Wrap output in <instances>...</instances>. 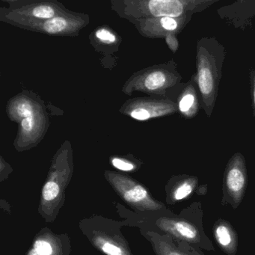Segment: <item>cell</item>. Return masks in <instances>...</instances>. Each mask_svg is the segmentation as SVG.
<instances>
[{"mask_svg":"<svg viewBox=\"0 0 255 255\" xmlns=\"http://www.w3.org/2000/svg\"><path fill=\"white\" fill-rule=\"evenodd\" d=\"M249 84H250L251 98H252V107L255 116V69L249 70Z\"/></svg>","mask_w":255,"mask_h":255,"instance_id":"obj_14","label":"cell"},{"mask_svg":"<svg viewBox=\"0 0 255 255\" xmlns=\"http://www.w3.org/2000/svg\"><path fill=\"white\" fill-rule=\"evenodd\" d=\"M198 87L192 75L187 83H184L181 92L179 94L175 104L179 113L183 119L190 120L196 117L201 108V100Z\"/></svg>","mask_w":255,"mask_h":255,"instance_id":"obj_3","label":"cell"},{"mask_svg":"<svg viewBox=\"0 0 255 255\" xmlns=\"http://www.w3.org/2000/svg\"><path fill=\"white\" fill-rule=\"evenodd\" d=\"M34 125H35V118H34V116L26 118V119L22 120V129L26 133L30 132L32 131V128H33Z\"/></svg>","mask_w":255,"mask_h":255,"instance_id":"obj_18","label":"cell"},{"mask_svg":"<svg viewBox=\"0 0 255 255\" xmlns=\"http://www.w3.org/2000/svg\"><path fill=\"white\" fill-rule=\"evenodd\" d=\"M59 185L53 181L46 183L43 189V198L45 201H52L55 199L59 194Z\"/></svg>","mask_w":255,"mask_h":255,"instance_id":"obj_9","label":"cell"},{"mask_svg":"<svg viewBox=\"0 0 255 255\" xmlns=\"http://www.w3.org/2000/svg\"><path fill=\"white\" fill-rule=\"evenodd\" d=\"M95 35L100 41H104V43H113L116 41V36L107 29H99L97 31Z\"/></svg>","mask_w":255,"mask_h":255,"instance_id":"obj_13","label":"cell"},{"mask_svg":"<svg viewBox=\"0 0 255 255\" xmlns=\"http://www.w3.org/2000/svg\"><path fill=\"white\" fill-rule=\"evenodd\" d=\"M162 249V255H205L198 247L178 239L170 244L165 243Z\"/></svg>","mask_w":255,"mask_h":255,"instance_id":"obj_6","label":"cell"},{"mask_svg":"<svg viewBox=\"0 0 255 255\" xmlns=\"http://www.w3.org/2000/svg\"><path fill=\"white\" fill-rule=\"evenodd\" d=\"M198 184V179L195 176H180L177 186L173 191V199L179 201L188 198L195 192Z\"/></svg>","mask_w":255,"mask_h":255,"instance_id":"obj_5","label":"cell"},{"mask_svg":"<svg viewBox=\"0 0 255 255\" xmlns=\"http://www.w3.org/2000/svg\"><path fill=\"white\" fill-rule=\"evenodd\" d=\"M68 25V21L63 17H54L44 23V29L48 33L56 34L65 30Z\"/></svg>","mask_w":255,"mask_h":255,"instance_id":"obj_7","label":"cell"},{"mask_svg":"<svg viewBox=\"0 0 255 255\" xmlns=\"http://www.w3.org/2000/svg\"><path fill=\"white\" fill-rule=\"evenodd\" d=\"M215 238L219 247L228 255H235L238 246V237L232 225L227 221L219 219L213 229Z\"/></svg>","mask_w":255,"mask_h":255,"instance_id":"obj_4","label":"cell"},{"mask_svg":"<svg viewBox=\"0 0 255 255\" xmlns=\"http://www.w3.org/2000/svg\"><path fill=\"white\" fill-rule=\"evenodd\" d=\"M34 249L39 254L44 255H51L53 253V249L50 243L43 240H38L34 245Z\"/></svg>","mask_w":255,"mask_h":255,"instance_id":"obj_12","label":"cell"},{"mask_svg":"<svg viewBox=\"0 0 255 255\" xmlns=\"http://www.w3.org/2000/svg\"><path fill=\"white\" fill-rule=\"evenodd\" d=\"M247 184L246 159L241 153H235L228 161L224 173L222 205L230 204L237 209L244 198Z\"/></svg>","mask_w":255,"mask_h":255,"instance_id":"obj_2","label":"cell"},{"mask_svg":"<svg viewBox=\"0 0 255 255\" xmlns=\"http://www.w3.org/2000/svg\"><path fill=\"white\" fill-rule=\"evenodd\" d=\"M55 10L50 5H39L35 7L32 11V14L35 17L41 19H52L54 17Z\"/></svg>","mask_w":255,"mask_h":255,"instance_id":"obj_10","label":"cell"},{"mask_svg":"<svg viewBox=\"0 0 255 255\" xmlns=\"http://www.w3.org/2000/svg\"><path fill=\"white\" fill-rule=\"evenodd\" d=\"M147 195V191L142 186H135L125 192V198L129 202L137 203L145 199Z\"/></svg>","mask_w":255,"mask_h":255,"instance_id":"obj_8","label":"cell"},{"mask_svg":"<svg viewBox=\"0 0 255 255\" xmlns=\"http://www.w3.org/2000/svg\"><path fill=\"white\" fill-rule=\"evenodd\" d=\"M113 165H114L118 169L122 170V171H129L133 169L134 166L132 164L129 163V162H125L122 159L115 158L113 159Z\"/></svg>","mask_w":255,"mask_h":255,"instance_id":"obj_17","label":"cell"},{"mask_svg":"<svg viewBox=\"0 0 255 255\" xmlns=\"http://www.w3.org/2000/svg\"><path fill=\"white\" fill-rule=\"evenodd\" d=\"M16 113L20 117L23 118V119L34 116V111L32 106L29 103L26 102V101L20 103L17 106Z\"/></svg>","mask_w":255,"mask_h":255,"instance_id":"obj_11","label":"cell"},{"mask_svg":"<svg viewBox=\"0 0 255 255\" xmlns=\"http://www.w3.org/2000/svg\"><path fill=\"white\" fill-rule=\"evenodd\" d=\"M29 255H41V254L38 253V252H37L36 250H35V249H32V251H31L30 252H29Z\"/></svg>","mask_w":255,"mask_h":255,"instance_id":"obj_19","label":"cell"},{"mask_svg":"<svg viewBox=\"0 0 255 255\" xmlns=\"http://www.w3.org/2000/svg\"><path fill=\"white\" fill-rule=\"evenodd\" d=\"M226 49L214 37L198 40L195 53L196 72L193 74L201 100V108L211 118L219 95Z\"/></svg>","mask_w":255,"mask_h":255,"instance_id":"obj_1","label":"cell"},{"mask_svg":"<svg viewBox=\"0 0 255 255\" xmlns=\"http://www.w3.org/2000/svg\"><path fill=\"white\" fill-rule=\"evenodd\" d=\"M102 250L107 255H123L120 248L110 243H104L102 246Z\"/></svg>","mask_w":255,"mask_h":255,"instance_id":"obj_15","label":"cell"},{"mask_svg":"<svg viewBox=\"0 0 255 255\" xmlns=\"http://www.w3.org/2000/svg\"><path fill=\"white\" fill-rule=\"evenodd\" d=\"M165 41L168 47L173 53H176L178 50L179 41L176 34H169L165 37Z\"/></svg>","mask_w":255,"mask_h":255,"instance_id":"obj_16","label":"cell"}]
</instances>
